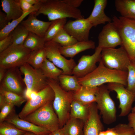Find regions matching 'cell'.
Masks as SVG:
<instances>
[{
    "instance_id": "cell-6",
    "label": "cell",
    "mask_w": 135,
    "mask_h": 135,
    "mask_svg": "<svg viewBox=\"0 0 135 135\" xmlns=\"http://www.w3.org/2000/svg\"><path fill=\"white\" fill-rule=\"evenodd\" d=\"M31 51L23 45L12 44L0 53V68H19L27 63Z\"/></svg>"
},
{
    "instance_id": "cell-4",
    "label": "cell",
    "mask_w": 135,
    "mask_h": 135,
    "mask_svg": "<svg viewBox=\"0 0 135 135\" xmlns=\"http://www.w3.org/2000/svg\"><path fill=\"white\" fill-rule=\"evenodd\" d=\"M112 20L120 36L121 46L127 52L130 60L135 62V21L115 16Z\"/></svg>"
},
{
    "instance_id": "cell-28",
    "label": "cell",
    "mask_w": 135,
    "mask_h": 135,
    "mask_svg": "<svg viewBox=\"0 0 135 135\" xmlns=\"http://www.w3.org/2000/svg\"><path fill=\"white\" fill-rule=\"evenodd\" d=\"M44 76L47 78L58 81L59 76L62 74V70L58 68L46 58L40 69Z\"/></svg>"
},
{
    "instance_id": "cell-14",
    "label": "cell",
    "mask_w": 135,
    "mask_h": 135,
    "mask_svg": "<svg viewBox=\"0 0 135 135\" xmlns=\"http://www.w3.org/2000/svg\"><path fill=\"white\" fill-rule=\"evenodd\" d=\"M102 49L98 46L92 55H84L79 59L78 63L73 69L72 74L78 78L84 76L97 67L96 64L101 60Z\"/></svg>"
},
{
    "instance_id": "cell-49",
    "label": "cell",
    "mask_w": 135,
    "mask_h": 135,
    "mask_svg": "<svg viewBox=\"0 0 135 135\" xmlns=\"http://www.w3.org/2000/svg\"><path fill=\"white\" fill-rule=\"evenodd\" d=\"M29 4L32 5H34L40 2L41 0H26Z\"/></svg>"
},
{
    "instance_id": "cell-52",
    "label": "cell",
    "mask_w": 135,
    "mask_h": 135,
    "mask_svg": "<svg viewBox=\"0 0 135 135\" xmlns=\"http://www.w3.org/2000/svg\"><path fill=\"white\" fill-rule=\"evenodd\" d=\"M131 111V112L135 113V105L134 107L132 108Z\"/></svg>"
},
{
    "instance_id": "cell-33",
    "label": "cell",
    "mask_w": 135,
    "mask_h": 135,
    "mask_svg": "<svg viewBox=\"0 0 135 135\" xmlns=\"http://www.w3.org/2000/svg\"><path fill=\"white\" fill-rule=\"evenodd\" d=\"M51 40L63 47L70 46L78 42L70 35L64 28L61 30Z\"/></svg>"
},
{
    "instance_id": "cell-38",
    "label": "cell",
    "mask_w": 135,
    "mask_h": 135,
    "mask_svg": "<svg viewBox=\"0 0 135 135\" xmlns=\"http://www.w3.org/2000/svg\"><path fill=\"white\" fill-rule=\"evenodd\" d=\"M114 127L117 135H134L133 129L128 124H120Z\"/></svg>"
},
{
    "instance_id": "cell-20",
    "label": "cell",
    "mask_w": 135,
    "mask_h": 135,
    "mask_svg": "<svg viewBox=\"0 0 135 135\" xmlns=\"http://www.w3.org/2000/svg\"><path fill=\"white\" fill-rule=\"evenodd\" d=\"M32 13L27 18L20 24L29 32L40 36L44 37L45 34L52 23V21L45 22L38 19Z\"/></svg>"
},
{
    "instance_id": "cell-21",
    "label": "cell",
    "mask_w": 135,
    "mask_h": 135,
    "mask_svg": "<svg viewBox=\"0 0 135 135\" xmlns=\"http://www.w3.org/2000/svg\"><path fill=\"white\" fill-rule=\"evenodd\" d=\"M98 88V87L81 86L78 90L74 92L73 100L86 105L96 102V95Z\"/></svg>"
},
{
    "instance_id": "cell-7",
    "label": "cell",
    "mask_w": 135,
    "mask_h": 135,
    "mask_svg": "<svg viewBox=\"0 0 135 135\" xmlns=\"http://www.w3.org/2000/svg\"><path fill=\"white\" fill-rule=\"evenodd\" d=\"M98 87L96 96L97 108L102 115L103 122L109 124L115 122L116 119V110L114 101L111 97L110 91L107 85Z\"/></svg>"
},
{
    "instance_id": "cell-18",
    "label": "cell",
    "mask_w": 135,
    "mask_h": 135,
    "mask_svg": "<svg viewBox=\"0 0 135 135\" xmlns=\"http://www.w3.org/2000/svg\"><path fill=\"white\" fill-rule=\"evenodd\" d=\"M4 121L12 124L18 129L32 132L37 135H48L51 132L45 128L21 118L13 110Z\"/></svg>"
},
{
    "instance_id": "cell-37",
    "label": "cell",
    "mask_w": 135,
    "mask_h": 135,
    "mask_svg": "<svg viewBox=\"0 0 135 135\" xmlns=\"http://www.w3.org/2000/svg\"><path fill=\"white\" fill-rule=\"evenodd\" d=\"M127 86L129 90L135 92V62L130 60L128 68Z\"/></svg>"
},
{
    "instance_id": "cell-2",
    "label": "cell",
    "mask_w": 135,
    "mask_h": 135,
    "mask_svg": "<svg viewBox=\"0 0 135 135\" xmlns=\"http://www.w3.org/2000/svg\"><path fill=\"white\" fill-rule=\"evenodd\" d=\"M36 16H47L49 21L67 18H84L80 10L70 6L62 0H41L38 10L32 12Z\"/></svg>"
},
{
    "instance_id": "cell-9",
    "label": "cell",
    "mask_w": 135,
    "mask_h": 135,
    "mask_svg": "<svg viewBox=\"0 0 135 135\" xmlns=\"http://www.w3.org/2000/svg\"><path fill=\"white\" fill-rule=\"evenodd\" d=\"M60 46L52 40L46 41L44 48L46 52V58L62 70V74L71 75L76 64L73 59L68 60L63 56L60 51Z\"/></svg>"
},
{
    "instance_id": "cell-47",
    "label": "cell",
    "mask_w": 135,
    "mask_h": 135,
    "mask_svg": "<svg viewBox=\"0 0 135 135\" xmlns=\"http://www.w3.org/2000/svg\"><path fill=\"white\" fill-rule=\"evenodd\" d=\"M52 132V135H64L62 128H59Z\"/></svg>"
},
{
    "instance_id": "cell-27",
    "label": "cell",
    "mask_w": 135,
    "mask_h": 135,
    "mask_svg": "<svg viewBox=\"0 0 135 135\" xmlns=\"http://www.w3.org/2000/svg\"><path fill=\"white\" fill-rule=\"evenodd\" d=\"M58 81L62 88L67 91H76L81 86L78 78L74 75L61 74L58 77Z\"/></svg>"
},
{
    "instance_id": "cell-53",
    "label": "cell",
    "mask_w": 135,
    "mask_h": 135,
    "mask_svg": "<svg viewBox=\"0 0 135 135\" xmlns=\"http://www.w3.org/2000/svg\"><path fill=\"white\" fill-rule=\"evenodd\" d=\"M52 132H51L50 134H48V135H52Z\"/></svg>"
},
{
    "instance_id": "cell-17",
    "label": "cell",
    "mask_w": 135,
    "mask_h": 135,
    "mask_svg": "<svg viewBox=\"0 0 135 135\" xmlns=\"http://www.w3.org/2000/svg\"><path fill=\"white\" fill-rule=\"evenodd\" d=\"M96 103L89 105V114L84 122V135H98L104 128L98 113Z\"/></svg>"
},
{
    "instance_id": "cell-26",
    "label": "cell",
    "mask_w": 135,
    "mask_h": 135,
    "mask_svg": "<svg viewBox=\"0 0 135 135\" xmlns=\"http://www.w3.org/2000/svg\"><path fill=\"white\" fill-rule=\"evenodd\" d=\"M89 105L73 100L71 105L70 118L81 120L84 122L88 116Z\"/></svg>"
},
{
    "instance_id": "cell-11",
    "label": "cell",
    "mask_w": 135,
    "mask_h": 135,
    "mask_svg": "<svg viewBox=\"0 0 135 135\" xmlns=\"http://www.w3.org/2000/svg\"><path fill=\"white\" fill-rule=\"evenodd\" d=\"M22 73L19 67L6 70L5 76L0 82V88L24 96L26 89H24V87L26 85Z\"/></svg>"
},
{
    "instance_id": "cell-41",
    "label": "cell",
    "mask_w": 135,
    "mask_h": 135,
    "mask_svg": "<svg viewBox=\"0 0 135 135\" xmlns=\"http://www.w3.org/2000/svg\"><path fill=\"white\" fill-rule=\"evenodd\" d=\"M12 43V37L10 34L6 37L0 40V53L8 48Z\"/></svg>"
},
{
    "instance_id": "cell-25",
    "label": "cell",
    "mask_w": 135,
    "mask_h": 135,
    "mask_svg": "<svg viewBox=\"0 0 135 135\" xmlns=\"http://www.w3.org/2000/svg\"><path fill=\"white\" fill-rule=\"evenodd\" d=\"M84 126L82 120L70 118L62 128L64 135H84Z\"/></svg>"
},
{
    "instance_id": "cell-35",
    "label": "cell",
    "mask_w": 135,
    "mask_h": 135,
    "mask_svg": "<svg viewBox=\"0 0 135 135\" xmlns=\"http://www.w3.org/2000/svg\"><path fill=\"white\" fill-rule=\"evenodd\" d=\"M0 94L4 96L7 102L14 106H19L26 100V99L24 96L5 90L1 88L0 89Z\"/></svg>"
},
{
    "instance_id": "cell-44",
    "label": "cell",
    "mask_w": 135,
    "mask_h": 135,
    "mask_svg": "<svg viewBox=\"0 0 135 135\" xmlns=\"http://www.w3.org/2000/svg\"><path fill=\"white\" fill-rule=\"evenodd\" d=\"M6 15L2 11H0V30L4 28L8 24Z\"/></svg>"
},
{
    "instance_id": "cell-13",
    "label": "cell",
    "mask_w": 135,
    "mask_h": 135,
    "mask_svg": "<svg viewBox=\"0 0 135 135\" xmlns=\"http://www.w3.org/2000/svg\"><path fill=\"white\" fill-rule=\"evenodd\" d=\"M54 98V93L52 88L48 85L38 92L34 99L28 100L18 115L22 119L42 106L47 103L53 102Z\"/></svg>"
},
{
    "instance_id": "cell-40",
    "label": "cell",
    "mask_w": 135,
    "mask_h": 135,
    "mask_svg": "<svg viewBox=\"0 0 135 135\" xmlns=\"http://www.w3.org/2000/svg\"><path fill=\"white\" fill-rule=\"evenodd\" d=\"M14 106V105L7 102L0 109V123L4 121L6 118L13 110Z\"/></svg>"
},
{
    "instance_id": "cell-43",
    "label": "cell",
    "mask_w": 135,
    "mask_h": 135,
    "mask_svg": "<svg viewBox=\"0 0 135 135\" xmlns=\"http://www.w3.org/2000/svg\"><path fill=\"white\" fill-rule=\"evenodd\" d=\"M128 124L132 128L135 135V113H130L128 115Z\"/></svg>"
},
{
    "instance_id": "cell-3",
    "label": "cell",
    "mask_w": 135,
    "mask_h": 135,
    "mask_svg": "<svg viewBox=\"0 0 135 135\" xmlns=\"http://www.w3.org/2000/svg\"><path fill=\"white\" fill-rule=\"evenodd\" d=\"M47 82L54 92L52 106L59 119L60 128H62L70 118L74 92L66 91L62 88L58 81L47 78Z\"/></svg>"
},
{
    "instance_id": "cell-15",
    "label": "cell",
    "mask_w": 135,
    "mask_h": 135,
    "mask_svg": "<svg viewBox=\"0 0 135 135\" xmlns=\"http://www.w3.org/2000/svg\"><path fill=\"white\" fill-rule=\"evenodd\" d=\"M93 27L86 18L70 20L65 25L64 29L78 42L89 40L90 31Z\"/></svg>"
},
{
    "instance_id": "cell-19",
    "label": "cell",
    "mask_w": 135,
    "mask_h": 135,
    "mask_svg": "<svg viewBox=\"0 0 135 135\" xmlns=\"http://www.w3.org/2000/svg\"><path fill=\"white\" fill-rule=\"evenodd\" d=\"M92 11L87 19L93 26L96 27L101 24L112 22V20L105 14L104 10L106 6L107 0H95Z\"/></svg>"
},
{
    "instance_id": "cell-45",
    "label": "cell",
    "mask_w": 135,
    "mask_h": 135,
    "mask_svg": "<svg viewBox=\"0 0 135 135\" xmlns=\"http://www.w3.org/2000/svg\"><path fill=\"white\" fill-rule=\"evenodd\" d=\"M62 0L70 6L76 8L80 6L84 1L83 0Z\"/></svg>"
},
{
    "instance_id": "cell-23",
    "label": "cell",
    "mask_w": 135,
    "mask_h": 135,
    "mask_svg": "<svg viewBox=\"0 0 135 135\" xmlns=\"http://www.w3.org/2000/svg\"><path fill=\"white\" fill-rule=\"evenodd\" d=\"M1 3L2 9L6 13L8 22L18 18L24 14L19 0H2Z\"/></svg>"
},
{
    "instance_id": "cell-46",
    "label": "cell",
    "mask_w": 135,
    "mask_h": 135,
    "mask_svg": "<svg viewBox=\"0 0 135 135\" xmlns=\"http://www.w3.org/2000/svg\"><path fill=\"white\" fill-rule=\"evenodd\" d=\"M7 103L4 96L0 94V108H1Z\"/></svg>"
},
{
    "instance_id": "cell-12",
    "label": "cell",
    "mask_w": 135,
    "mask_h": 135,
    "mask_svg": "<svg viewBox=\"0 0 135 135\" xmlns=\"http://www.w3.org/2000/svg\"><path fill=\"white\" fill-rule=\"evenodd\" d=\"M107 86L110 91L116 93V98L119 102V108L121 110L119 116L128 115L131 110L132 105L135 100V92L129 90L124 85L119 83H108Z\"/></svg>"
},
{
    "instance_id": "cell-34",
    "label": "cell",
    "mask_w": 135,
    "mask_h": 135,
    "mask_svg": "<svg viewBox=\"0 0 135 135\" xmlns=\"http://www.w3.org/2000/svg\"><path fill=\"white\" fill-rule=\"evenodd\" d=\"M31 13L27 12L24 13L18 18L12 20L3 28L0 30V40L8 36L16 27L28 15Z\"/></svg>"
},
{
    "instance_id": "cell-50",
    "label": "cell",
    "mask_w": 135,
    "mask_h": 135,
    "mask_svg": "<svg viewBox=\"0 0 135 135\" xmlns=\"http://www.w3.org/2000/svg\"><path fill=\"white\" fill-rule=\"evenodd\" d=\"M22 135H37L32 132H26V133Z\"/></svg>"
},
{
    "instance_id": "cell-24",
    "label": "cell",
    "mask_w": 135,
    "mask_h": 135,
    "mask_svg": "<svg viewBox=\"0 0 135 135\" xmlns=\"http://www.w3.org/2000/svg\"><path fill=\"white\" fill-rule=\"evenodd\" d=\"M114 4L121 16L135 21V0H116Z\"/></svg>"
},
{
    "instance_id": "cell-39",
    "label": "cell",
    "mask_w": 135,
    "mask_h": 135,
    "mask_svg": "<svg viewBox=\"0 0 135 135\" xmlns=\"http://www.w3.org/2000/svg\"><path fill=\"white\" fill-rule=\"evenodd\" d=\"M20 7L23 13L27 12L31 13L38 10L39 8V3L32 5L28 3L26 0H19Z\"/></svg>"
},
{
    "instance_id": "cell-51",
    "label": "cell",
    "mask_w": 135,
    "mask_h": 135,
    "mask_svg": "<svg viewBox=\"0 0 135 135\" xmlns=\"http://www.w3.org/2000/svg\"><path fill=\"white\" fill-rule=\"evenodd\" d=\"M98 135H105L104 131H102L100 132Z\"/></svg>"
},
{
    "instance_id": "cell-42",
    "label": "cell",
    "mask_w": 135,
    "mask_h": 135,
    "mask_svg": "<svg viewBox=\"0 0 135 135\" xmlns=\"http://www.w3.org/2000/svg\"><path fill=\"white\" fill-rule=\"evenodd\" d=\"M38 92L32 91L26 88L25 89L24 93V96L28 100L34 99L38 95Z\"/></svg>"
},
{
    "instance_id": "cell-1",
    "label": "cell",
    "mask_w": 135,
    "mask_h": 135,
    "mask_svg": "<svg viewBox=\"0 0 135 135\" xmlns=\"http://www.w3.org/2000/svg\"><path fill=\"white\" fill-rule=\"evenodd\" d=\"M92 72L78 78L81 86L98 87L105 83H118L127 86L128 72L112 69L106 67L100 61Z\"/></svg>"
},
{
    "instance_id": "cell-36",
    "label": "cell",
    "mask_w": 135,
    "mask_h": 135,
    "mask_svg": "<svg viewBox=\"0 0 135 135\" xmlns=\"http://www.w3.org/2000/svg\"><path fill=\"white\" fill-rule=\"evenodd\" d=\"M26 132L5 121L0 123V135H22Z\"/></svg>"
},
{
    "instance_id": "cell-32",
    "label": "cell",
    "mask_w": 135,
    "mask_h": 135,
    "mask_svg": "<svg viewBox=\"0 0 135 135\" xmlns=\"http://www.w3.org/2000/svg\"><path fill=\"white\" fill-rule=\"evenodd\" d=\"M29 32L25 27L20 24L10 33L12 40V44L23 45Z\"/></svg>"
},
{
    "instance_id": "cell-8",
    "label": "cell",
    "mask_w": 135,
    "mask_h": 135,
    "mask_svg": "<svg viewBox=\"0 0 135 135\" xmlns=\"http://www.w3.org/2000/svg\"><path fill=\"white\" fill-rule=\"evenodd\" d=\"M101 60L108 68L124 72H127L131 60L127 52L122 46L117 48L102 49Z\"/></svg>"
},
{
    "instance_id": "cell-31",
    "label": "cell",
    "mask_w": 135,
    "mask_h": 135,
    "mask_svg": "<svg viewBox=\"0 0 135 135\" xmlns=\"http://www.w3.org/2000/svg\"><path fill=\"white\" fill-rule=\"evenodd\" d=\"M46 58L44 48L39 49L31 51L27 63L35 69H40Z\"/></svg>"
},
{
    "instance_id": "cell-30",
    "label": "cell",
    "mask_w": 135,
    "mask_h": 135,
    "mask_svg": "<svg viewBox=\"0 0 135 135\" xmlns=\"http://www.w3.org/2000/svg\"><path fill=\"white\" fill-rule=\"evenodd\" d=\"M66 22L67 18L59 19L52 21L44 37L45 41L52 40L58 32L64 28Z\"/></svg>"
},
{
    "instance_id": "cell-16",
    "label": "cell",
    "mask_w": 135,
    "mask_h": 135,
    "mask_svg": "<svg viewBox=\"0 0 135 135\" xmlns=\"http://www.w3.org/2000/svg\"><path fill=\"white\" fill-rule=\"evenodd\" d=\"M98 46L102 49L115 48L122 45L119 33L112 22L103 27L98 35Z\"/></svg>"
},
{
    "instance_id": "cell-29",
    "label": "cell",
    "mask_w": 135,
    "mask_h": 135,
    "mask_svg": "<svg viewBox=\"0 0 135 135\" xmlns=\"http://www.w3.org/2000/svg\"><path fill=\"white\" fill-rule=\"evenodd\" d=\"M45 41L44 37L29 32L23 45L31 51L42 48Z\"/></svg>"
},
{
    "instance_id": "cell-5",
    "label": "cell",
    "mask_w": 135,
    "mask_h": 135,
    "mask_svg": "<svg viewBox=\"0 0 135 135\" xmlns=\"http://www.w3.org/2000/svg\"><path fill=\"white\" fill-rule=\"evenodd\" d=\"M52 102L47 103L23 119L51 132L60 128L59 119L54 109Z\"/></svg>"
},
{
    "instance_id": "cell-10",
    "label": "cell",
    "mask_w": 135,
    "mask_h": 135,
    "mask_svg": "<svg viewBox=\"0 0 135 135\" xmlns=\"http://www.w3.org/2000/svg\"><path fill=\"white\" fill-rule=\"evenodd\" d=\"M19 68L24 74V80L27 89L38 92L48 85L47 78L40 69H35L27 63Z\"/></svg>"
},
{
    "instance_id": "cell-48",
    "label": "cell",
    "mask_w": 135,
    "mask_h": 135,
    "mask_svg": "<svg viewBox=\"0 0 135 135\" xmlns=\"http://www.w3.org/2000/svg\"><path fill=\"white\" fill-rule=\"evenodd\" d=\"M6 70V69L0 68V82H1L4 77Z\"/></svg>"
},
{
    "instance_id": "cell-22",
    "label": "cell",
    "mask_w": 135,
    "mask_h": 135,
    "mask_svg": "<svg viewBox=\"0 0 135 135\" xmlns=\"http://www.w3.org/2000/svg\"><path fill=\"white\" fill-rule=\"evenodd\" d=\"M95 48V43L92 40L78 42L74 44L66 47L60 46V51L63 56L72 58L80 52L86 50Z\"/></svg>"
}]
</instances>
